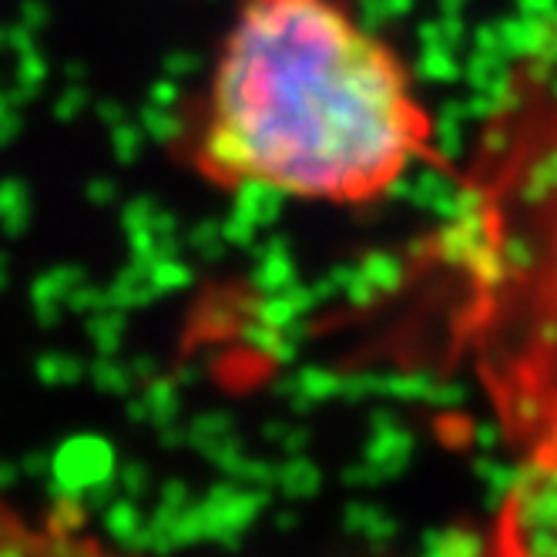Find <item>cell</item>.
<instances>
[{"label":"cell","instance_id":"cell-1","mask_svg":"<svg viewBox=\"0 0 557 557\" xmlns=\"http://www.w3.org/2000/svg\"><path fill=\"white\" fill-rule=\"evenodd\" d=\"M178 162L222 191L367 209L436 154L410 64L346 0H235Z\"/></svg>","mask_w":557,"mask_h":557},{"label":"cell","instance_id":"cell-2","mask_svg":"<svg viewBox=\"0 0 557 557\" xmlns=\"http://www.w3.org/2000/svg\"><path fill=\"white\" fill-rule=\"evenodd\" d=\"M0 554L4 557H141L135 550L114 547L71 521L51 517L41 524L4 521L0 528Z\"/></svg>","mask_w":557,"mask_h":557}]
</instances>
